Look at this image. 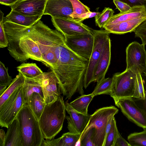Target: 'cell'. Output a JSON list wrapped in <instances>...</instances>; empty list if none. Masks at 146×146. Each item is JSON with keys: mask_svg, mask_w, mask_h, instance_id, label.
Wrapping results in <instances>:
<instances>
[{"mask_svg": "<svg viewBox=\"0 0 146 146\" xmlns=\"http://www.w3.org/2000/svg\"><path fill=\"white\" fill-rule=\"evenodd\" d=\"M6 134L2 129L0 130V146H4Z\"/></svg>", "mask_w": 146, "mask_h": 146, "instance_id": "obj_40", "label": "cell"}, {"mask_svg": "<svg viewBox=\"0 0 146 146\" xmlns=\"http://www.w3.org/2000/svg\"><path fill=\"white\" fill-rule=\"evenodd\" d=\"M8 68L5 67L4 64L0 62V85L9 86L11 83L12 79L8 72Z\"/></svg>", "mask_w": 146, "mask_h": 146, "instance_id": "obj_32", "label": "cell"}, {"mask_svg": "<svg viewBox=\"0 0 146 146\" xmlns=\"http://www.w3.org/2000/svg\"><path fill=\"white\" fill-rule=\"evenodd\" d=\"M94 40L92 54L86 74L84 88L86 89L92 82L94 72L101 54L104 43L110 33L106 30L92 29Z\"/></svg>", "mask_w": 146, "mask_h": 146, "instance_id": "obj_6", "label": "cell"}, {"mask_svg": "<svg viewBox=\"0 0 146 146\" xmlns=\"http://www.w3.org/2000/svg\"><path fill=\"white\" fill-rule=\"evenodd\" d=\"M73 11L69 0H47L43 15H49L51 17L55 18L72 19L70 16Z\"/></svg>", "mask_w": 146, "mask_h": 146, "instance_id": "obj_13", "label": "cell"}, {"mask_svg": "<svg viewBox=\"0 0 146 146\" xmlns=\"http://www.w3.org/2000/svg\"><path fill=\"white\" fill-rule=\"evenodd\" d=\"M66 110L69 116H66L67 128L72 133L82 134L84 130L90 119V115L80 113L74 109L68 101L65 103Z\"/></svg>", "mask_w": 146, "mask_h": 146, "instance_id": "obj_12", "label": "cell"}, {"mask_svg": "<svg viewBox=\"0 0 146 146\" xmlns=\"http://www.w3.org/2000/svg\"><path fill=\"white\" fill-rule=\"evenodd\" d=\"M137 74L129 69L114 74L110 96L113 98H132L135 88Z\"/></svg>", "mask_w": 146, "mask_h": 146, "instance_id": "obj_5", "label": "cell"}, {"mask_svg": "<svg viewBox=\"0 0 146 146\" xmlns=\"http://www.w3.org/2000/svg\"><path fill=\"white\" fill-rule=\"evenodd\" d=\"M126 3L131 7L134 6L143 5L146 8V0H117Z\"/></svg>", "mask_w": 146, "mask_h": 146, "instance_id": "obj_38", "label": "cell"}, {"mask_svg": "<svg viewBox=\"0 0 146 146\" xmlns=\"http://www.w3.org/2000/svg\"><path fill=\"white\" fill-rule=\"evenodd\" d=\"M46 104L43 98L37 93L35 92L33 94L31 99L30 107L38 120Z\"/></svg>", "mask_w": 146, "mask_h": 146, "instance_id": "obj_26", "label": "cell"}, {"mask_svg": "<svg viewBox=\"0 0 146 146\" xmlns=\"http://www.w3.org/2000/svg\"><path fill=\"white\" fill-rule=\"evenodd\" d=\"M127 139L131 146H146V129L130 134Z\"/></svg>", "mask_w": 146, "mask_h": 146, "instance_id": "obj_28", "label": "cell"}, {"mask_svg": "<svg viewBox=\"0 0 146 146\" xmlns=\"http://www.w3.org/2000/svg\"><path fill=\"white\" fill-rule=\"evenodd\" d=\"M25 77L20 72L12 79L11 83L6 89L4 92L0 96V107L9 98L10 96L18 88L23 85Z\"/></svg>", "mask_w": 146, "mask_h": 146, "instance_id": "obj_23", "label": "cell"}, {"mask_svg": "<svg viewBox=\"0 0 146 146\" xmlns=\"http://www.w3.org/2000/svg\"><path fill=\"white\" fill-rule=\"evenodd\" d=\"M118 111V109L113 106L104 107L97 110L90 115L89 121L81 136L89 129L94 128L92 140L95 146H104L108 124Z\"/></svg>", "mask_w": 146, "mask_h": 146, "instance_id": "obj_3", "label": "cell"}, {"mask_svg": "<svg viewBox=\"0 0 146 146\" xmlns=\"http://www.w3.org/2000/svg\"><path fill=\"white\" fill-rule=\"evenodd\" d=\"M81 134H75L69 132L63 133L56 139H43L41 146H74L80 141Z\"/></svg>", "mask_w": 146, "mask_h": 146, "instance_id": "obj_20", "label": "cell"}, {"mask_svg": "<svg viewBox=\"0 0 146 146\" xmlns=\"http://www.w3.org/2000/svg\"><path fill=\"white\" fill-rule=\"evenodd\" d=\"M143 17H146V7L143 5L134 6L128 11L113 15L106 25L116 24Z\"/></svg>", "mask_w": 146, "mask_h": 146, "instance_id": "obj_17", "label": "cell"}, {"mask_svg": "<svg viewBox=\"0 0 146 146\" xmlns=\"http://www.w3.org/2000/svg\"><path fill=\"white\" fill-rule=\"evenodd\" d=\"M142 78L144 90V98L143 100H140L132 98L137 105L146 114V74H141Z\"/></svg>", "mask_w": 146, "mask_h": 146, "instance_id": "obj_35", "label": "cell"}, {"mask_svg": "<svg viewBox=\"0 0 146 146\" xmlns=\"http://www.w3.org/2000/svg\"><path fill=\"white\" fill-rule=\"evenodd\" d=\"M94 130V128L90 129L81 136L80 140V146H95L92 140Z\"/></svg>", "mask_w": 146, "mask_h": 146, "instance_id": "obj_33", "label": "cell"}, {"mask_svg": "<svg viewBox=\"0 0 146 146\" xmlns=\"http://www.w3.org/2000/svg\"><path fill=\"white\" fill-rule=\"evenodd\" d=\"M66 110L65 103L61 96L46 104L38 119L44 139H54L62 130L66 118Z\"/></svg>", "mask_w": 146, "mask_h": 146, "instance_id": "obj_1", "label": "cell"}, {"mask_svg": "<svg viewBox=\"0 0 146 146\" xmlns=\"http://www.w3.org/2000/svg\"><path fill=\"white\" fill-rule=\"evenodd\" d=\"M39 76L33 78L25 77L23 84L24 103L30 106L31 96L33 93H37L44 98Z\"/></svg>", "mask_w": 146, "mask_h": 146, "instance_id": "obj_19", "label": "cell"}, {"mask_svg": "<svg viewBox=\"0 0 146 146\" xmlns=\"http://www.w3.org/2000/svg\"><path fill=\"white\" fill-rule=\"evenodd\" d=\"M145 45L134 41L129 44L126 48V69L136 74H146Z\"/></svg>", "mask_w": 146, "mask_h": 146, "instance_id": "obj_7", "label": "cell"}, {"mask_svg": "<svg viewBox=\"0 0 146 146\" xmlns=\"http://www.w3.org/2000/svg\"><path fill=\"white\" fill-rule=\"evenodd\" d=\"M7 129L4 146H22V131L16 118L9 125Z\"/></svg>", "mask_w": 146, "mask_h": 146, "instance_id": "obj_18", "label": "cell"}, {"mask_svg": "<svg viewBox=\"0 0 146 146\" xmlns=\"http://www.w3.org/2000/svg\"><path fill=\"white\" fill-rule=\"evenodd\" d=\"M23 84L16 90L0 107V125L1 127L7 128L16 118L24 105Z\"/></svg>", "mask_w": 146, "mask_h": 146, "instance_id": "obj_4", "label": "cell"}, {"mask_svg": "<svg viewBox=\"0 0 146 146\" xmlns=\"http://www.w3.org/2000/svg\"><path fill=\"white\" fill-rule=\"evenodd\" d=\"M111 42L108 36L105 42L102 52L93 73V82H98L105 78L110 65L111 58Z\"/></svg>", "mask_w": 146, "mask_h": 146, "instance_id": "obj_15", "label": "cell"}, {"mask_svg": "<svg viewBox=\"0 0 146 146\" xmlns=\"http://www.w3.org/2000/svg\"><path fill=\"white\" fill-rule=\"evenodd\" d=\"M94 96L92 93L88 95L83 94L69 103V104L78 112L85 115H88V107Z\"/></svg>", "mask_w": 146, "mask_h": 146, "instance_id": "obj_22", "label": "cell"}, {"mask_svg": "<svg viewBox=\"0 0 146 146\" xmlns=\"http://www.w3.org/2000/svg\"><path fill=\"white\" fill-rule=\"evenodd\" d=\"M17 70L25 77L33 78L42 74L43 72L35 63H23L17 68Z\"/></svg>", "mask_w": 146, "mask_h": 146, "instance_id": "obj_24", "label": "cell"}, {"mask_svg": "<svg viewBox=\"0 0 146 146\" xmlns=\"http://www.w3.org/2000/svg\"><path fill=\"white\" fill-rule=\"evenodd\" d=\"M9 41L5 32L3 20L0 21V47L4 48L8 47Z\"/></svg>", "mask_w": 146, "mask_h": 146, "instance_id": "obj_36", "label": "cell"}, {"mask_svg": "<svg viewBox=\"0 0 146 146\" xmlns=\"http://www.w3.org/2000/svg\"><path fill=\"white\" fill-rule=\"evenodd\" d=\"M113 99L115 105L129 120L143 129H146V114L132 98Z\"/></svg>", "mask_w": 146, "mask_h": 146, "instance_id": "obj_8", "label": "cell"}, {"mask_svg": "<svg viewBox=\"0 0 146 146\" xmlns=\"http://www.w3.org/2000/svg\"><path fill=\"white\" fill-rule=\"evenodd\" d=\"M114 146H131L129 142L123 138L119 133Z\"/></svg>", "mask_w": 146, "mask_h": 146, "instance_id": "obj_39", "label": "cell"}, {"mask_svg": "<svg viewBox=\"0 0 146 146\" xmlns=\"http://www.w3.org/2000/svg\"><path fill=\"white\" fill-rule=\"evenodd\" d=\"M3 13L0 10V21L3 20Z\"/></svg>", "mask_w": 146, "mask_h": 146, "instance_id": "obj_43", "label": "cell"}, {"mask_svg": "<svg viewBox=\"0 0 146 146\" xmlns=\"http://www.w3.org/2000/svg\"><path fill=\"white\" fill-rule=\"evenodd\" d=\"M47 0H18L10 7L12 10L25 15H43Z\"/></svg>", "mask_w": 146, "mask_h": 146, "instance_id": "obj_14", "label": "cell"}, {"mask_svg": "<svg viewBox=\"0 0 146 146\" xmlns=\"http://www.w3.org/2000/svg\"><path fill=\"white\" fill-rule=\"evenodd\" d=\"M16 118L22 131V146H41L44 139L38 120L31 107L24 104Z\"/></svg>", "mask_w": 146, "mask_h": 146, "instance_id": "obj_2", "label": "cell"}, {"mask_svg": "<svg viewBox=\"0 0 146 146\" xmlns=\"http://www.w3.org/2000/svg\"><path fill=\"white\" fill-rule=\"evenodd\" d=\"M134 32L135 37L140 38L142 44H146V19L136 28Z\"/></svg>", "mask_w": 146, "mask_h": 146, "instance_id": "obj_34", "label": "cell"}, {"mask_svg": "<svg viewBox=\"0 0 146 146\" xmlns=\"http://www.w3.org/2000/svg\"><path fill=\"white\" fill-rule=\"evenodd\" d=\"M52 23L56 29L64 36L92 33V29L82 22L72 19L51 17Z\"/></svg>", "mask_w": 146, "mask_h": 146, "instance_id": "obj_10", "label": "cell"}, {"mask_svg": "<svg viewBox=\"0 0 146 146\" xmlns=\"http://www.w3.org/2000/svg\"><path fill=\"white\" fill-rule=\"evenodd\" d=\"M113 2L120 12H124L129 10L131 7L128 4L122 1L117 0H113Z\"/></svg>", "mask_w": 146, "mask_h": 146, "instance_id": "obj_37", "label": "cell"}, {"mask_svg": "<svg viewBox=\"0 0 146 146\" xmlns=\"http://www.w3.org/2000/svg\"><path fill=\"white\" fill-rule=\"evenodd\" d=\"M146 19V17L134 19L119 23L105 25L104 28L110 33L123 34L134 32L136 28Z\"/></svg>", "mask_w": 146, "mask_h": 146, "instance_id": "obj_16", "label": "cell"}, {"mask_svg": "<svg viewBox=\"0 0 146 146\" xmlns=\"http://www.w3.org/2000/svg\"><path fill=\"white\" fill-rule=\"evenodd\" d=\"M39 78L46 104L53 101L61 96L59 81L52 71L43 72Z\"/></svg>", "mask_w": 146, "mask_h": 146, "instance_id": "obj_11", "label": "cell"}, {"mask_svg": "<svg viewBox=\"0 0 146 146\" xmlns=\"http://www.w3.org/2000/svg\"><path fill=\"white\" fill-rule=\"evenodd\" d=\"M18 0H0V4L11 6Z\"/></svg>", "mask_w": 146, "mask_h": 146, "instance_id": "obj_41", "label": "cell"}, {"mask_svg": "<svg viewBox=\"0 0 146 146\" xmlns=\"http://www.w3.org/2000/svg\"><path fill=\"white\" fill-rule=\"evenodd\" d=\"M64 37L66 44L72 51L89 60L93 46L94 37L92 33Z\"/></svg>", "mask_w": 146, "mask_h": 146, "instance_id": "obj_9", "label": "cell"}, {"mask_svg": "<svg viewBox=\"0 0 146 146\" xmlns=\"http://www.w3.org/2000/svg\"><path fill=\"white\" fill-rule=\"evenodd\" d=\"M113 80V78H105L97 82V85L92 94L95 96L106 94L110 95L112 90Z\"/></svg>", "mask_w": 146, "mask_h": 146, "instance_id": "obj_25", "label": "cell"}, {"mask_svg": "<svg viewBox=\"0 0 146 146\" xmlns=\"http://www.w3.org/2000/svg\"><path fill=\"white\" fill-rule=\"evenodd\" d=\"M69 0L72 4L73 11L70 16L74 20L78 21V19L81 15L90 12V8L79 0Z\"/></svg>", "mask_w": 146, "mask_h": 146, "instance_id": "obj_27", "label": "cell"}, {"mask_svg": "<svg viewBox=\"0 0 146 146\" xmlns=\"http://www.w3.org/2000/svg\"><path fill=\"white\" fill-rule=\"evenodd\" d=\"M114 11L109 7H105L102 13L95 17L96 25L100 28L104 27L113 16Z\"/></svg>", "mask_w": 146, "mask_h": 146, "instance_id": "obj_29", "label": "cell"}, {"mask_svg": "<svg viewBox=\"0 0 146 146\" xmlns=\"http://www.w3.org/2000/svg\"><path fill=\"white\" fill-rule=\"evenodd\" d=\"M119 133L114 117L111 129L106 136L104 146H114Z\"/></svg>", "mask_w": 146, "mask_h": 146, "instance_id": "obj_30", "label": "cell"}, {"mask_svg": "<svg viewBox=\"0 0 146 146\" xmlns=\"http://www.w3.org/2000/svg\"><path fill=\"white\" fill-rule=\"evenodd\" d=\"M7 86L5 85H0V96H1L4 92L6 89Z\"/></svg>", "mask_w": 146, "mask_h": 146, "instance_id": "obj_42", "label": "cell"}, {"mask_svg": "<svg viewBox=\"0 0 146 146\" xmlns=\"http://www.w3.org/2000/svg\"><path fill=\"white\" fill-rule=\"evenodd\" d=\"M42 16H29L11 10L10 13L4 17L3 21L11 22L26 27L32 26L41 18Z\"/></svg>", "mask_w": 146, "mask_h": 146, "instance_id": "obj_21", "label": "cell"}, {"mask_svg": "<svg viewBox=\"0 0 146 146\" xmlns=\"http://www.w3.org/2000/svg\"><path fill=\"white\" fill-rule=\"evenodd\" d=\"M144 98V90L141 75L140 74H137L135 92L132 98L143 100Z\"/></svg>", "mask_w": 146, "mask_h": 146, "instance_id": "obj_31", "label": "cell"}]
</instances>
